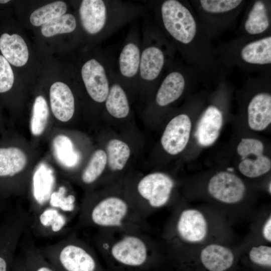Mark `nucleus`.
Masks as SVG:
<instances>
[{
  "label": "nucleus",
  "mask_w": 271,
  "mask_h": 271,
  "mask_svg": "<svg viewBox=\"0 0 271 271\" xmlns=\"http://www.w3.org/2000/svg\"><path fill=\"white\" fill-rule=\"evenodd\" d=\"M95 241L109 271H149L154 265L148 241L138 234L127 232L108 243Z\"/></svg>",
  "instance_id": "obj_1"
},
{
  "label": "nucleus",
  "mask_w": 271,
  "mask_h": 271,
  "mask_svg": "<svg viewBox=\"0 0 271 271\" xmlns=\"http://www.w3.org/2000/svg\"><path fill=\"white\" fill-rule=\"evenodd\" d=\"M39 248L56 271H109L103 267L93 249L73 233Z\"/></svg>",
  "instance_id": "obj_2"
},
{
  "label": "nucleus",
  "mask_w": 271,
  "mask_h": 271,
  "mask_svg": "<svg viewBox=\"0 0 271 271\" xmlns=\"http://www.w3.org/2000/svg\"><path fill=\"white\" fill-rule=\"evenodd\" d=\"M79 227L93 226L100 229L122 228L129 218L131 208L124 199L109 196L97 201L85 200L79 208Z\"/></svg>",
  "instance_id": "obj_3"
},
{
  "label": "nucleus",
  "mask_w": 271,
  "mask_h": 271,
  "mask_svg": "<svg viewBox=\"0 0 271 271\" xmlns=\"http://www.w3.org/2000/svg\"><path fill=\"white\" fill-rule=\"evenodd\" d=\"M30 214L21 205L7 212L0 224V271H12L16 251L29 226Z\"/></svg>",
  "instance_id": "obj_4"
},
{
  "label": "nucleus",
  "mask_w": 271,
  "mask_h": 271,
  "mask_svg": "<svg viewBox=\"0 0 271 271\" xmlns=\"http://www.w3.org/2000/svg\"><path fill=\"white\" fill-rule=\"evenodd\" d=\"M28 158L17 147L0 148V200L22 194L27 177L25 175Z\"/></svg>",
  "instance_id": "obj_5"
},
{
  "label": "nucleus",
  "mask_w": 271,
  "mask_h": 271,
  "mask_svg": "<svg viewBox=\"0 0 271 271\" xmlns=\"http://www.w3.org/2000/svg\"><path fill=\"white\" fill-rule=\"evenodd\" d=\"M161 14L166 29L174 39L185 44L192 41L196 24L187 8L177 1L167 0L162 5Z\"/></svg>",
  "instance_id": "obj_6"
},
{
  "label": "nucleus",
  "mask_w": 271,
  "mask_h": 271,
  "mask_svg": "<svg viewBox=\"0 0 271 271\" xmlns=\"http://www.w3.org/2000/svg\"><path fill=\"white\" fill-rule=\"evenodd\" d=\"M174 186L173 179L162 172H153L144 176L138 182L137 191L152 208H160L169 201Z\"/></svg>",
  "instance_id": "obj_7"
},
{
  "label": "nucleus",
  "mask_w": 271,
  "mask_h": 271,
  "mask_svg": "<svg viewBox=\"0 0 271 271\" xmlns=\"http://www.w3.org/2000/svg\"><path fill=\"white\" fill-rule=\"evenodd\" d=\"M29 214V228L37 237H54L67 228L68 216L57 208L45 206Z\"/></svg>",
  "instance_id": "obj_8"
},
{
  "label": "nucleus",
  "mask_w": 271,
  "mask_h": 271,
  "mask_svg": "<svg viewBox=\"0 0 271 271\" xmlns=\"http://www.w3.org/2000/svg\"><path fill=\"white\" fill-rule=\"evenodd\" d=\"M208 190L215 199L226 204H234L242 199L246 188L242 180L237 175L222 171L210 178Z\"/></svg>",
  "instance_id": "obj_9"
},
{
  "label": "nucleus",
  "mask_w": 271,
  "mask_h": 271,
  "mask_svg": "<svg viewBox=\"0 0 271 271\" xmlns=\"http://www.w3.org/2000/svg\"><path fill=\"white\" fill-rule=\"evenodd\" d=\"M192 127L190 117L185 114L175 116L167 124L161 143L164 150L171 155L182 152L189 140Z\"/></svg>",
  "instance_id": "obj_10"
},
{
  "label": "nucleus",
  "mask_w": 271,
  "mask_h": 271,
  "mask_svg": "<svg viewBox=\"0 0 271 271\" xmlns=\"http://www.w3.org/2000/svg\"><path fill=\"white\" fill-rule=\"evenodd\" d=\"M81 76L90 97L97 102L105 101L109 88L103 66L96 60L90 59L83 65Z\"/></svg>",
  "instance_id": "obj_11"
},
{
  "label": "nucleus",
  "mask_w": 271,
  "mask_h": 271,
  "mask_svg": "<svg viewBox=\"0 0 271 271\" xmlns=\"http://www.w3.org/2000/svg\"><path fill=\"white\" fill-rule=\"evenodd\" d=\"M177 233L183 240L192 243L202 241L207 232V225L203 214L194 209L182 211L176 225Z\"/></svg>",
  "instance_id": "obj_12"
},
{
  "label": "nucleus",
  "mask_w": 271,
  "mask_h": 271,
  "mask_svg": "<svg viewBox=\"0 0 271 271\" xmlns=\"http://www.w3.org/2000/svg\"><path fill=\"white\" fill-rule=\"evenodd\" d=\"M50 102L54 116L61 122H67L73 116L75 103L69 86L62 82L54 83L50 89Z\"/></svg>",
  "instance_id": "obj_13"
},
{
  "label": "nucleus",
  "mask_w": 271,
  "mask_h": 271,
  "mask_svg": "<svg viewBox=\"0 0 271 271\" xmlns=\"http://www.w3.org/2000/svg\"><path fill=\"white\" fill-rule=\"evenodd\" d=\"M223 122L220 110L214 106L206 108L197 124L195 136L198 143L202 146L208 147L213 144L218 138Z\"/></svg>",
  "instance_id": "obj_14"
},
{
  "label": "nucleus",
  "mask_w": 271,
  "mask_h": 271,
  "mask_svg": "<svg viewBox=\"0 0 271 271\" xmlns=\"http://www.w3.org/2000/svg\"><path fill=\"white\" fill-rule=\"evenodd\" d=\"M82 26L90 34L99 32L104 27L106 20V8L101 0H83L79 8Z\"/></svg>",
  "instance_id": "obj_15"
},
{
  "label": "nucleus",
  "mask_w": 271,
  "mask_h": 271,
  "mask_svg": "<svg viewBox=\"0 0 271 271\" xmlns=\"http://www.w3.org/2000/svg\"><path fill=\"white\" fill-rule=\"evenodd\" d=\"M248 123L250 128L261 131L271 122V95L267 93L256 94L247 107Z\"/></svg>",
  "instance_id": "obj_16"
},
{
  "label": "nucleus",
  "mask_w": 271,
  "mask_h": 271,
  "mask_svg": "<svg viewBox=\"0 0 271 271\" xmlns=\"http://www.w3.org/2000/svg\"><path fill=\"white\" fill-rule=\"evenodd\" d=\"M21 257L26 271H56L35 244L30 229L26 230L21 241Z\"/></svg>",
  "instance_id": "obj_17"
},
{
  "label": "nucleus",
  "mask_w": 271,
  "mask_h": 271,
  "mask_svg": "<svg viewBox=\"0 0 271 271\" xmlns=\"http://www.w3.org/2000/svg\"><path fill=\"white\" fill-rule=\"evenodd\" d=\"M0 50L7 61L17 67L25 65L29 58V51L24 40L20 35L8 33L0 37Z\"/></svg>",
  "instance_id": "obj_18"
},
{
  "label": "nucleus",
  "mask_w": 271,
  "mask_h": 271,
  "mask_svg": "<svg viewBox=\"0 0 271 271\" xmlns=\"http://www.w3.org/2000/svg\"><path fill=\"white\" fill-rule=\"evenodd\" d=\"M200 259L204 266L209 271H225L232 265L234 257L228 247L211 244L202 250Z\"/></svg>",
  "instance_id": "obj_19"
},
{
  "label": "nucleus",
  "mask_w": 271,
  "mask_h": 271,
  "mask_svg": "<svg viewBox=\"0 0 271 271\" xmlns=\"http://www.w3.org/2000/svg\"><path fill=\"white\" fill-rule=\"evenodd\" d=\"M185 79L178 72L168 74L162 82L156 96L157 104L165 106L178 99L183 93L185 88Z\"/></svg>",
  "instance_id": "obj_20"
},
{
  "label": "nucleus",
  "mask_w": 271,
  "mask_h": 271,
  "mask_svg": "<svg viewBox=\"0 0 271 271\" xmlns=\"http://www.w3.org/2000/svg\"><path fill=\"white\" fill-rule=\"evenodd\" d=\"M164 55L158 47L151 46L146 48L140 58V70L141 77L151 81L160 74L164 64Z\"/></svg>",
  "instance_id": "obj_21"
},
{
  "label": "nucleus",
  "mask_w": 271,
  "mask_h": 271,
  "mask_svg": "<svg viewBox=\"0 0 271 271\" xmlns=\"http://www.w3.org/2000/svg\"><path fill=\"white\" fill-rule=\"evenodd\" d=\"M242 59L249 63L267 64L271 63V37L268 36L246 45L241 51Z\"/></svg>",
  "instance_id": "obj_22"
},
{
  "label": "nucleus",
  "mask_w": 271,
  "mask_h": 271,
  "mask_svg": "<svg viewBox=\"0 0 271 271\" xmlns=\"http://www.w3.org/2000/svg\"><path fill=\"white\" fill-rule=\"evenodd\" d=\"M105 101L107 111L113 117L122 118L128 115L129 106L127 97L119 85H112Z\"/></svg>",
  "instance_id": "obj_23"
},
{
  "label": "nucleus",
  "mask_w": 271,
  "mask_h": 271,
  "mask_svg": "<svg viewBox=\"0 0 271 271\" xmlns=\"http://www.w3.org/2000/svg\"><path fill=\"white\" fill-rule=\"evenodd\" d=\"M107 164L112 171L122 170L130 156V149L125 142L118 140H110L106 147Z\"/></svg>",
  "instance_id": "obj_24"
},
{
  "label": "nucleus",
  "mask_w": 271,
  "mask_h": 271,
  "mask_svg": "<svg viewBox=\"0 0 271 271\" xmlns=\"http://www.w3.org/2000/svg\"><path fill=\"white\" fill-rule=\"evenodd\" d=\"M107 165L106 152L101 149L95 151L80 175V181L85 185L94 183L101 176Z\"/></svg>",
  "instance_id": "obj_25"
},
{
  "label": "nucleus",
  "mask_w": 271,
  "mask_h": 271,
  "mask_svg": "<svg viewBox=\"0 0 271 271\" xmlns=\"http://www.w3.org/2000/svg\"><path fill=\"white\" fill-rule=\"evenodd\" d=\"M269 25L267 10L261 1L256 2L250 11L244 24L250 34H258L266 30Z\"/></svg>",
  "instance_id": "obj_26"
},
{
  "label": "nucleus",
  "mask_w": 271,
  "mask_h": 271,
  "mask_svg": "<svg viewBox=\"0 0 271 271\" xmlns=\"http://www.w3.org/2000/svg\"><path fill=\"white\" fill-rule=\"evenodd\" d=\"M140 58L138 46L132 43L127 44L119 55V69L121 74L126 77L134 76L139 68Z\"/></svg>",
  "instance_id": "obj_27"
},
{
  "label": "nucleus",
  "mask_w": 271,
  "mask_h": 271,
  "mask_svg": "<svg viewBox=\"0 0 271 271\" xmlns=\"http://www.w3.org/2000/svg\"><path fill=\"white\" fill-rule=\"evenodd\" d=\"M67 11L66 4L62 1H56L34 11L30 16L31 24L40 26L51 20L64 15Z\"/></svg>",
  "instance_id": "obj_28"
},
{
  "label": "nucleus",
  "mask_w": 271,
  "mask_h": 271,
  "mask_svg": "<svg viewBox=\"0 0 271 271\" xmlns=\"http://www.w3.org/2000/svg\"><path fill=\"white\" fill-rule=\"evenodd\" d=\"M49 117V108L46 100L42 95L38 96L34 101L30 120L32 134L39 136L44 131Z\"/></svg>",
  "instance_id": "obj_29"
},
{
  "label": "nucleus",
  "mask_w": 271,
  "mask_h": 271,
  "mask_svg": "<svg viewBox=\"0 0 271 271\" xmlns=\"http://www.w3.org/2000/svg\"><path fill=\"white\" fill-rule=\"evenodd\" d=\"M76 27L75 17L72 14H66L43 25L41 33L45 37H50L57 34L72 32Z\"/></svg>",
  "instance_id": "obj_30"
},
{
  "label": "nucleus",
  "mask_w": 271,
  "mask_h": 271,
  "mask_svg": "<svg viewBox=\"0 0 271 271\" xmlns=\"http://www.w3.org/2000/svg\"><path fill=\"white\" fill-rule=\"evenodd\" d=\"M271 168V161L267 157L261 155L255 159L242 160L238 165L240 172L244 176L256 178L267 173Z\"/></svg>",
  "instance_id": "obj_31"
},
{
  "label": "nucleus",
  "mask_w": 271,
  "mask_h": 271,
  "mask_svg": "<svg viewBox=\"0 0 271 271\" xmlns=\"http://www.w3.org/2000/svg\"><path fill=\"white\" fill-rule=\"evenodd\" d=\"M264 147L262 142L253 138L242 139L237 147V153L242 160L253 155L255 157L263 155Z\"/></svg>",
  "instance_id": "obj_32"
},
{
  "label": "nucleus",
  "mask_w": 271,
  "mask_h": 271,
  "mask_svg": "<svg viewBox=\"0 0 271 271\" xmlns=\"http://www.w3.org/2000/svg\"><path fill=\"white\" fill-rule=\"evenodd\" d=\"M202 8L206 12L220 13L230 11L239 6L240 0H201L200 1Z\"/></svg>",
  "instance_id": "obj_33"
},
{
  "label": "nucleus",
  "mask_w": 271,
  "mask_h": 271,
  "mask_svg": "<svg viewBox=\"0 0 271 271\" xmlns=\"http://www.w3.org/2000/svg\"><path fill=\"white\" fill-rule=\"evenodd\" d=\"M14 82L13 70L7 60L0 55V93L11 89Z\"/></svg>",
  "instance_id": "obj_34"
},
{
  "label": "nucleus",
  "mask_w": 271,
  "mask_h": 271,
  "mask_svg": "<svg viewBox=\"0 0 271 271\" xmlns=\"http://www.w3.org/2000/svg\"><path fill=\"white\" fill-rule=\"evenodd\" d=\"M249 257L255 264L270 266L271 247L264 245L252 247L249 252Z\"/></svg>",
  "instance_id": "obj_35"
},
{
  "label": "nucleus",
  "mask_w": 271,
  "mask_h": 271,
  "mask_svg": "<svg viewBox=\"0 0 271 271\" xmlns=\"http://www.w3.org/2000/svg\"><path fill=\"white\" fill-rule=\"evenodd\" d=\"M264 238L268 241H271V217L268 218L265 222L262 229Z\"/></svg>",
  "instance_id": "obj_36"
},
{
  "label": "nucleus",
  "mask_w": 271,
  "mask_h": 271,
  "mask_svg": "<svg viewBox=\"0 0 271 271\" xmlns=\"http://www.w3.org/2000/svg\"><path fill=\"white\" fill-rule=\"evenodd\" d=\"M12 271H26L21 256H16Z\"/></svg>",
  "instance_id": "obj_37"
},
{
  "label": "nucleus",
  "mask_w": 271,
  "mask_h": 271,
  "mask_svg": "<svg viewBox=\"0 0 271 271\" xmlns=\"http://www.w3.org/2000/svg\"><path fill=\"white\" fill-rule=\"evenodd\" d=\"M7 208V204L6 200H0V215L3 212H6Z\"/></svg>",
  "instance_id": "obj_38"
},
{
  "label": "nucleus",
  "mask_w": 271,
  "mask_h": 271,
  "mask_svg": "<svg viewBox=\"0 0 271 271\" xmlns=\"http://www.w3.org/2000/svg\"><path fill=\"white\" fill-rule=\"evenodd\" d=\"M10 1L9 0H0V3L1 4H5V3H7L8 2H9Z\"/></svg>",
  "instance_id": "obj_39"
},
{
  "label": "nucleus",
  "mask_w": 271,
  "mask_h": 271,
  "mask_svg": "<svg viewBox=\"0 0 271 271\" xmlns=\"http://www.w3.org/2000/svg\"><path fill=\"white\" fill-rule=\"evenodd\" d=\"M269 187L268 186V191L269 192V193H270V192H271V190H270V186H271V184H270V182L269 183Z\"/></svg>",
  "instance_id": "obj_40"
},
{
  "label": "nucleus",
  "mask_w": 271,
  "mask_h": 271,
  "mask_svg": "<svg viewBox=\"0 0 271 271\" xmlns=\"http://www.w3.org/2000/svg\"><path fill=\"white\" fill-rule=\"evenodd\" d=\"M1 221H0V224H1Z\"/></svg>",
  "instance_id": "obj_41"
}]
</instances>
